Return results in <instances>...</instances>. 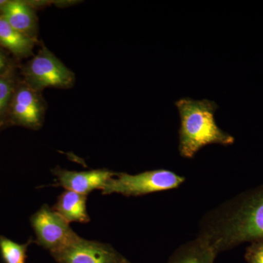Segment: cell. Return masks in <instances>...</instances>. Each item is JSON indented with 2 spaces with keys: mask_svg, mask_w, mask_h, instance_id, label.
<instances>
[{
  "mask_svg": "<svg viewBox=\"0 0 263 263\" xmlns=\"http://www.w3.org/2000/svg\"><path fill=\"white\" fill-rule=\"evenodd\" d=\"M199 237L206 240L217 254L263 239V185L208 214Z\"/></svg>",
  "mask_w": 263,
  "mask_h": 263,
  "instance_id": "cell-1",
  "label": "cell"
},
{
  "mask_svg": "<svg viewBox=\"0 0 263 263\" xmlns=\"http://www.w3.org/2000/svg\"><path fill=\"white\" fill-rule=\"evenodd\" d=\"M180 117L179 150L181 157L192 159L203 147L211 144L233 145L234 137L216 124L215 102L181 98L175 103Z\"/></svg>",
  "mask_w": 263,
  "mask_h": 263,
  "instance_id": "cell-2",
  "label": "cell"
},
{
  "mask_svg": "<svg viewBox=\"0 0 263 263\" xmlns=\"http://www.w3.org/2000/svg\"><path fill=\"white\" fill-rule=\"evenodd\" d=\"M184 180L182 176L164 169L146 171L136 175L120 173L109 180L102 190V193H117L127 197L141 196L179 187Z\"/></svg>",
  "mask_w": 263,
  "mask_h": 263,
  "instance_id": "cell-3",
  "label": "cell"
},
{
  "mask_svg": "<svg viewBox=\"0 0 263 263\" xmlns=\"http://www.w3.org/2000/svg\"><path fill=\"white\" fill-rule=\"evenodd\" d=\"M24 82L35 91L48 87L68 88L75 75L47 48L43 47L24 67Z\"/></svg>",
  "mask_w": 263,
  "mask_h": 263,
  "instance_id": "cell-4",
  "label": "cell"
},
{
  "mask_svg": "<svg viewBox=\"0 0 263 263\" xmlns=\"http://www.w3.org/2000/svg\"><path fill=\"white\" fill-rule=\"evenodd\" d=\"M31 224L37 238L36 243L50 252L62 248L79 236L69 223L48 205H43L33 214Z\"/></svg>",
  "mask_w": 263,
  "mask_h": 263,
  "instance_id": "cell-5",
  "label": "cell"
},
{
  "mask_svg": "<svg viewBox=\"0 0 263 263\" xmlns=\"http://www.w3.org/2000/svg\"><path fill=\"white\" fill-rule=\"evenodd\" d=\"M51 254L58 263H122L124 258L111 246L80 236Z\"/></svg>",
  "mask_w": 263,
  "mask_h": 263,
  "instance_id": "cell-6",
  "label": "cell"
},
{
  "mask_svg": "<svg viewBox=\"0 0 263 263\" xmlns=\"http://www.w3.org/2000/svg\"><path fill=\"white\" fill-rule=\"evenodd\" d=\"M38 92L25 82L15 87L8 110L12 122L32 129L41 127L43 105Z\"/></svg>",
  "mask_w": 263,
  "mask_h": 263,
  "instance_id": "cell-7",
  "label": "cell"
},
{
  "mask_svg": "<svg viewBox=\"0 0 263 263\" xmlns=\"http://www.w3.org/2000/svg\"><path fill=\"white\" fill-rule=\"evenodd\" d=\"M53 173L57 176V186L84 195L95 190H103L109 180L117 175V173L106 169L78 172L60 167L53 170Z\"/></svg>",
  "mask_w": 263,
  "mask_h": 263,
  "instance_id": "cell-8",
  "label": "cell"
},
{
  "mask_svg": "<svg viewBox=\"0 0 263 263\" xmlns=\"http://www.w3.org/2000/svg\"><path fill=\"white\" fill-rule=\"evenodd\" d=\"M2 15L13 28L26 35L35 38L37 18L34 8L29 2L8 1Z\"/></svg>",
  "mask_w": 263,
  "mask_h": 263,
  "instance_id": "cell-9",
  "label": "cell"
},
{
  "mask_svg": "<svg viewBox=\"0 0 263 263\" xmlns=\"http://www.w3.org/2000/svg\"><path fill=\"white\" fill-rule=\"evenodd\" d=\"M87 195L66 190L57 198L52 209L67 222L87 223L90 217L86 209Z\"/></svg>",
  "mask_w": 263,
  "mask_h": 263,
  "instance_id": "cell-10",
  "label": "cell"
},
{
  "mask_svg": "<svg viewBox=\"0 0 263 263\" xmlns=\"http://www.w3.org/2000/svg\"><path fill=\"white\" fill-rule=\"evenodd\" d=\"M217 254L206 240L198 237L178 249L168 263H214Z\"/></svg>",
  "mask_w": 263,
  "mask_h": 263,
  "instance_id": "cell-11",
  "label": "cell"
},
{
  "mask_svg": "<svg viewBox=\"0 0 263 263\" xmlns=\"http://www.w3.org/2000/svg\"><path fill=\"white\" fill-rule=\"evenodd\" d=\"M35 38L19 32L0 15V45L15 56L24 58L32 54Z\"/></svg>",
  "mask_w": 263,
  "mask_h": 263,
  "instance_id": "cell-12",
  "label": "cell"
},
{
  "mask_svg": "<svg viewBox=\"0 0 263 263\" xmlns=\"http://www.w3.org/2000/svg\"><path fill=\"white\" fill-rule=\"evenodd\" d=\"M32 242L30 238L24 245H19L5 237L0 236V252L3 260L5 263H25L27 248Z\"/></svg>",
  "mask_w": 263,
  "mask_h": 263,
  "instance_id": "cell-13",
  "label": "cell"
},
{
  "mask_svg": "<svg viewBox=\"0 0 263 263\" xmlns=\"http://www.w3.org/2000/svg\"><path fill=\"white\" fill-rule=\"evenodd\" d=\"M13 72L8 70L0 75V120L8 114L10 102L15 89Z\"/></svg>",
  "mask_w": 263,
  "mask_h": 263,
  "instance_id": "cell-14",
  "label": "cell"
},
{
  "mask_svg": "<svg viewBox=\"0 0 263 263\" xmlns=\"http://www.w3.org/2000/svg\"><path fill=\"white\" fill-rule=\"evenodd\" d=\"M247 263H263V239L252 242L246 250Z\"/></svg>",
  "mask_w": 263,
  "mask_h": 263,
  "instance_id": "cell-15",
  "label": "cell"
},
{
  "mask_svg": "<svg viewBox=\"0 0 263 263\" xmlns=\"http://www.w3.org/2000/svg\"><path fill=\"white\" fill-rule=\"evenodd\" d=\"M8 61L3 51H0V75L6 72L8 69Z\"/></svg>",
  "mask_w": 263,
  "mask_h": 263,
  "instance_id": "cell-16",
  "label": "cell"
},
{
  "mask_svg": "<svg viewBox=\"0 0 263 263\" xmlns=\"http://www.w3.org/2000/svg\"><path fill=\"white\" fill-rule=\"evenodd\" d=\"M8 1L7 0H1L0 1V15H2L4 10L5 6L8 4Z\"/></svg>",
  "mask_w": 263,
  "mask_h": 263,
  "instance_id": "cell-17",
  "label": "cell"
},
{
  "mask_svg": "<svg viewBox=\"0 0 263 263\" xmlns=\"http://www.w3.org/2000/svg\"><path fill=\"white\" fill-rule=\"evenodd\" d=\"M122 263H131L129 262V261H128L127 259L126 258H123L122 262Z\"/></svg>",
  "mask_w": 263,
  "mask_h": 263,
  "instance_id": "cell-18",
  "label": "cell"
}]
</instances>
